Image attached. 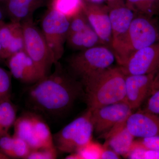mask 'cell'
<instances>
[{
    "label": "cell",
    "mask_w": 159,
    "mask_h": 159,
    "mask_svg": "<svg viewBox=\"0 0 159 159\" xmlns=\"http://www.w3.org/2000/svg\"><path fill=\"white\" fill-rule=\"evenodd\" d=\"M11 74L0 67V100L11 97Z\"/></svg>",
    "instance_id": "obj_26"
},
{
    "label": "cell",
    "mask_w": 159,
    "mask_h": 159,
    "mask_svg": "<svg viewBox=\"0 0 159 159\" xmlns=\"http://www.w3.org/2000/svg\"><path fill=\"white\" fill-rule=\"evenodd\" d=\"M158 41L159 26L153 17L136 14L125 40L114 53L116 60L123 66L134 53Z\"/></svg>",
    "instance_id": "obj_3"
},
{
    "label": "cell",
    "mask_w": 159,
    "mask_h": 159,
    "mask_svg": "<svg viewBox=\"0 0 159 159\" xmlns=\"http://www.w3.org/2000/svg\"><path fill=\"white\" fill-rule=\"evenodd\" d=\"M31 113L35 135L40 144L41 147L45 148L55 147L53 136L51 134L48 125L39 115L34 113L31 112Z\"/></svg>",
    "instance_id": "obj_23"
},
{
    "label": "cell",
    "mask_w": 159,
    "mask_h": 159,
    "mask_svg": "<svg viewBox=\"0 0 159 159\" xmlns=\"http://www.w3.org/2000/svg\"><path fill=\"white\" fill-rule=\"evenodd\" d=\"M143 111L159 116V89L151 91Z\"/></svg>",
    "instance_id": "obj_30"
},
{
    "label": "cell",
    "mask_w": 159,
    "mask_h": 159,
    "mask_svg": "<svg viewBox=\"0 0 159 159\" xmlns=\"http://www.w3.org/2000/svg\"><path fill=\"white\" fill-rule=\"evenodd\" d=\"M93 124L91 111L76 118L53 135L54 146L62 152H76L92 140Z\"/></svg>",
    "instance_id": "obj_5"
},
{
    "label": "cell",
    "mask_w": 159,
    "mask_h": 159,
    "mask_svg": "<svg viewBox=\"0 0 159 159\" xmlns=\"http://www.w3.org/2000/svg\"><path fill=\"white\" fill-rule=\"evenodd\" d=\"M125 75L120 67H110L80 80L88 109L125 101Z\"/></svg>",
    "instance_id": "obj_2"
},
{
    "label": "cell",
    "mask_w": 159,
    "mask_h": 159,
    "mask_svg": "<svg viewBox=\"0 0 159 159\" xmlns=\"http://www.w3.org/2000/svg\"><path fill=\"white\" fill-rule=\"evenodd\" d=\"M140 159H159V150L142 149L140 152Z\"/></svg>",
    "instance_id": "obj_32"
},
{
    "label": "cell",
    "mask_w": 159,
    "mask_h": 159,
    "mask_svg": "<svg viewBox=\"0 0 159 159\" xmlns=\"http://www.w3.org/2000/svg\"><path fill=\"white\" fill-rule=\"evenodd\" d=\"M134 143L145 150H159V136L138 138Z\"/></svg>",
    "instance_id": "obj_29"
},
{
    "label": "cell",
    "mask_w": 159,
    "mask_h": 159,
    "mask_svg": "<svg viewBox=\"0 0 159 159\" xmlns=\"http://www.w3.org/2000/svg\"><path fill=\"white\" fill-rule=\"evenodd\" d=\"M156 73L125 75V101L133 110L139 108L149 96Z\"/></svg>",
    "instance_id": "obj_13"
},
{
    "label": "cell",
    "mask_w": 159,
    "mask_h": 159,
    "mask_svg": "<svg viewBox=\"0 0 159 159\" xmlns=\"http://www.w3.org/2000/svg\"><path fill=\"white\" fill-rule=\"evenodd\" d=\"M54 65V73L32 84L27 94L34 110L57 115L70 108L84 93L80 81L67 74L58 61Z\"/></svg>",
    "instance_id": "obj_1"
},
{
    "label": "cell",
    "mask_w": 159,
    "mask_h": 159,
    "mask_svg": "<svg viewBox=\"0 0 159 159\" xmlns=\"http://www.w3.org/2000/svg\"><path fill=\"white\" fill-rule=\"evenodd\" d=\"M90 111L94 131L101 136L116 125L125 122L133 112L125 101L103 106Z\"/></svg>",
    "instance_id": "obj_8"
},
{
    "label": "cell",
    "mask_w": 159,
    "mask_h": 159,
    "mask_svg": "<svg viewBox=\"0 0 159 159\" xmlns=\"http://www.w3.org/2000/svg\"><path fill=\"white\" fill-rule=\"evenodd\" d=\"M89 25L88 20L83 11L70 20V26L68 35L83 31Z\"/></svg>",
    "instance_id": "obj_27"
},
{
    "label": "cell",
    "mask_w": 159,
    "mask_h": 159,
    "mask_svg": "<svg viewBox=\"0 0 159 159\" xmlns=\"http://www.w3.org/2000/svg\"><path fill=\"white\" fill-rule=\"evenodd\" d=\"M25 51L45 76L49 75L54 61L41 30L35 25L32 18L21 22Z\"/></svg>",
    "instance_id": "obj_6"
},
{
    "label": "cell",
    "mask_w": 159,
    "mask_h": 159,
    "mask_svg": "<svg viewBox=\"0 0 159 159\" xmlns=\"http://www.w3.org/2000/svg\"><path fill=\"white\" fill-rule=\"evenodd\" d=\"M115 1V0H88V2H89L94 3V4H101V5L104 2H106L107 4V5H108Z\"/></svg>",
    "instance_id": "obj_34"
},
{
    "label": "cell",
    "mask_w": 159,
    "mask_h": 159,
    "mask_svg": "<svg viewBox=\"0 0 159 159\" xmlns=\"http://www.w3.org/2000/svg\"><path fill=\"white\" fill-rule=\"evenodd\" d=\"M66 42L71 48L80 51L103 45L90 25L83 31L68 34Z\"/></svg>",
    "instance_id": "obj_20"
},
{
    "label": "cell",
    "mask_w": 159,
    "mask_h": 159,
    "mask_svg": "<svg viewBox=\"0 0 159 159\" xmlns=\"http://www.w3.org/2000/svg\"><path fill=\"white\" fill-rule=\"evenodd\" d=\"M6 61L12 76L23 83L32 85L46 77L25 50L11 55Z\"/></svg>",
    "instance_id": "obj_11"
},
{
    "label": "cell",
    "mask_w": 159,
    "mask_h": 159,
    "mask_svg": "<svg viewBox=\"0 0 159 159\" xmlns=\"http://www.w3.org/2000/svg\"><path fill=\"white\" fill-rule=\"evenodd\" d=\"M13 126V135L24 140L31 149L41 147L35 135L31 112L25 113L16 118Z\"/></svg>",
    "instance_id": "obj_17"
},
{
    "label": "cell",
    "mask_w": 159,
    "mask_h": 159,
    "mask_svg": "<svg viewBox=\"0 0 159 159\" xmlns=\"http://www.w3.org/2000/svg\"><path fill=\"white\" fill-rule=\"evenodd\" d=\"M9 158L0 151V159H8Z\"/></svg>",
    "instance_id": "obj_36"
},
{
    "label": "cell",
    "mask_w": 159,
    "mask_h": 159,
    "mask_svg": "<svg viewBox=\"0 0 159 159\" xmlns=\"http://www.w3.org/2000/svg\"><path fill=\"white\" fill-rule=\"evenodd\" d=\"M115 60L111 49L102 45L80 51L69 59L68 65L72 76L80 81L111 66Z\"/></svg>",
    "instance_id": "obj_4"
},
{
    "label": "cell",
    "mask_w": 159,
    "mask_h": 159,
    "mask_svg": "<svg viewBox=\"0 0 159 159\" xmlns=\"http://www.w3.org/2000/svg\"><path fill=\"white\" fill-rule=\"evenodd\" d=\"M57 158V150L55 147L41 148L31 149L27 159H54Z\"/></svg>",
    "instance_id": "obj_28"
},
{
    "label": "cell",
    "mask_w": 159,
    "mask_h": 159,
    "mask_svg": "<svg viewBox=\"0 0 159 159\" xmlns=\"http://www.w3.org/2000/svg\"><path fill=\"white\" fill-rule=\"evenodd\" d=\"M0 43L5 61L17 52L25 50L21 23L0 22Z\"/></svg>",
    "instance_id": "obj_14"
},
{
    "label": "cell",
    "mask_w": 159,
    "mask_h": 159,
    "mask_svg": "<svg viewBox=\"0 0 159 159\" xmlns=\"http://www.w3.org/2000/svg\"><path fill=\"white\" fill-rule=\"evenodd\" d=\"M103 150L101 155V159H119L121 158L119 155L114 150L107 146L103 145Z\"/></svg>",
    "instance_id": "obj_31"
},
{
    "label": "cell",
    "mask_w": 159,
    "mask_h": 159,
    "mask_svg": "<svg viewBox=\"0 0 159 159\" xmlns=\"http://www.w3.org/2000/svg\"><path fill=\"white\" fill-rule=\"evenodd\" d=\"M84 0H51V9L68 18H71L83 11Z\"/></svg>",
    "instance_id": "obj_22"
},
{
    "label": "cell",
    "mask_w": 159,
    "mask_h": 159,
    "mask_svg": "<svg viewBox=\"0 0 159 159\" xmlns=\"http://www.w3.org/2000/svg\"><path fill=\"white\" fill-rule=\"evenodd\" d=\"M137 14L153 17L159 14V0H125Z\"/></svg>",
    "instance_id": "obj_24"
},
{
    "label": "cell",
    "mask_w": 159,
    "mask_h": 159,
    "mask_svg": "<svg viewBox=\"0 0 159 159\" xmlns=\"http://www.w3.org/2000/svg\"><path fill=\"white\" fill-rule=\"evenodd\" d=\"M69 26L70 20L68 18L51 9L43 18L41 31L55 63L64 54Z\"/></svg>",
    "instance_id": "obj_7"
},
{
    "label": "cell",
    "mask_w": 159,
    "mask_h": 159,
    "mask_svg": "<svg viewBox=\"0 0 159 159\" xmlns=\"http://www.w3.org/2000/svg\"><path fill=\"white\" fill-rule=\"evenodd\" d=\"M103 150V145L94 142L92 139L76 152L80 159H101Z\"/></svg>",
    "instance_id": "obj_25"
},
{
    "label": "cell",
    "mask_w": 159,
    "mask_h": 159,
    "mask_svg": "<svg viewBox=\"0 0 159 159\" xmlns=\"http://www.w3.org/2000/svg\"><path fill=\"white\" fill-rule=\"evenodd\" d=\"M108 7L112 30L111 49L114 54L125 40L135 13L124 0H115Z\"/></svg>",
    "instance_id": "obj_9"
},
{
    "label": "cell",
    "mask_w": 159,
    "mask_h": 159,
    "mask_svg": "<svg viewBox=\"0 0 159 159\" xmlns=\"http://www.w3.org/2000/svg\"><path fill=\"white\" fill-rule=\"evenodd\" d=\"M125 125L134 138L159 136V116L143 110L131 114Z\"/></svg>",
    "instance_id": "obj_15"
},
{
    "label": "cell",
    "mask_w": 159,
    "mask_h": 159,
    "mask_svg": "<svg viewBox=\"0 0 159 159\" xmlns=\"http://www.w3.org/2000/svg\"><path fill=\"white\" fill-rule=\"evenodd\" d=\"M4 61H5V58H4L1 43H0V62H3Z\"/></svg>",
    "instance_id": "obj_35"
},
{
    "label": "cell",
    "mask_w": 159,
    "mask_h": 159,
    "mask_svg": "<svg viewBox=\"0 0 159 159\" xmlns=\"http://www.w3.org/2000/svg\"><path fill=\"white\" fill-rule=\"evenodd\" d=\"M16 112L11 97L0 100V136L9 133L17 118Z\"/></svg>",
    "instance_id": "obj_21"
},
{
    "label": "cell",
    "mask_w": 159,
    "mask_h": 159,
    "mask_svg": "<svg viewBox=\"0 0 159 159\" xmlns=\"http://www.w3.org/2000/svg\"><path fill=\"white\" fill-rule=\"evenodd\" d=\"M44 2V0H8L7 10L11 21L21 23L31 18Z\"/></svg>",
    "instance_id": "obj_18"
},
{
    "label": "cell",
    "mask_w": 159,
    "mask_h": 159,
    "mask_svg": "<svg viewBox=\"0 0 159 159\" xmlns=\"http://www.w3.org/2000/svg\"><path fill=\"white\" fill-rule=\"evenodd\" d=\"M83 11L102 44L111 48V25L107 6L85 2Z\"/></svg>",
    "instance_id": "obj_12"
},
{
    "label": "cell",
    "mask_w": 159,
    "mask_h": 159,
    "mask_svg": "<svg viewBox=\"0 0 159 159\" xmlns=\"http://www.w3.org/2000/svg\"><path fill=\"white\" fill-rule=\"evenodd\" d=\"M126 122V121H125ZM122 122L101 136L105 139V146L114 150L120 156L126 157L133 143L134 137Z\"/></svg>",
    "instance_id": "obj_16"
},
{
    "label": "cell",
    "mask_w": 159,
    "mask_h": 159,
    "mask_svg": "<svg viewBox=\"0 0 159 159\" xmlns=\"http://www.w3.org/2000/svg\"><path fill=\"white\" fill-rule=\"evenodd\" d=\"M31 150L23 139L9 133L0 136V151L10 158L26 159Z\"/></svg>",
    "instance_id": "obj_19"
},
{
    "label": "cell",
    "mask_w": 159,
    "mask_h": 159,
    "mask_svg": "<svg viewBox=\"0 0 159 159\" xmlns=\"http://www.w3.org/2000/svg\"><path fill=\"white\" fill-rule=\"evenodd\" d=\"M120 67L125 75L157 72L159 70V41L135 52Z\"/></svg>",
    "instance_id": "obj_10"
},
{
    "label": "cell",
    "mask_w": 159,
    "mask_h": 159,
    "mask_svg": "<svg viewBox=\"0 0 159 159\" xmlns=\"http://www.w3.org/2000/svg\"><path fill=\"white\" fill-rule=\"evenodd\" d=\"M156 89H159V70L155 75L152 85L151 91Z\"/></svg>",
    "instance_id": "obj_33"
}]
</instances>
